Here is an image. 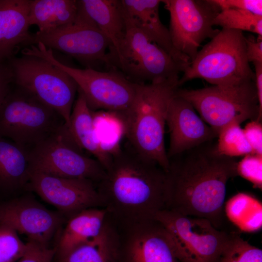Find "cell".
<instances>
[{
  "label": "cell",
  "mask_w": 262,
  "mask_h": 262,
  "mask_svg": "<svg viewBox=\"0 0 262 262\" xmlns=\"http://www.w3.org/2000/svg\"><path fill=\"white\" fill-rule=\"evenodd\" d=\"M187 100L175 94L168 110L166 124L170 134L168 159L213 141L217 133L196 112Z\"/></svg>",
  "instance_id": "cell-17"
},
{
  "label": "cell",
  "mask_w": 262,
  "mask_h": 262,
  "mask_svg": "<svg viewBox=\"0 0 262 262\" xmlns=\"http://www.w3.org/2000/svg\"><path fill=\"white\" fill-rule=\"evenodd\" d=\"M202 79L213 85H233L255 80L246 55L243 32L222 29L198 51L180 78L179 86Z\"/></svg>",
  "instance_id": "cell-4"
},
{
  "label": "cell",
  "mask_w": 262,
  "mask_h": 262,
  "mask_svg": "<svg viewBox=\"0 0 262 262\" xmlns=\"http://www.w3.org/2000/svg\"><path fill=\"white\" fill-rule=\"evenodd\" d=\"M161 1L170 15L168 30L173 47L191 62L201 43L219 32L213 28V21L220 11L209 0Z\"/></svg>",
  "instance_id": "cell-13"
},
{
  "label": "cell",
  "mask_w": 262,
  "mask_h": 262,
  "mask_svg": "<svg viewBox=\"0 0 262 262\" xmlns=\"http://www.w3.org/2000/svg\"><path fill=\"white\" fill-rule=\"evenodd\" d=\"M213 25L222 29L248 31L262 36V16L237 9H225L214 17Z\"/></svg>",
  "instance_id": "cell-28"
},
{
  "label": "cell",
  "mask_w": 262,
  "mask_h": 262,
  "mask_svg": "<svg viewBox=\"0 0 262 262\" xmlns=\"http://www.w3.org/2000/svg\"><path fill=\"white\" fill-rule=\"evenodd\" d=\"M237 175L251 182L253 186L262 189V155H246L237 165Z\"/></svg>",
  "instance_id": "cell-32"
},
{
  "label": "cell",
  "mask_w": 262,
  "mask_h": 262,
  "mask_svg": "<svg viewBox=\"0 0 262 262\" xmlns=\"http://www.w3.org/2000/svg\"><path fill=\"white\" fill-rule=\"evenodd\" d=\"M22 54L41 58L68 74L93 111L102 110L122 114L130 108L133 101L137 83L129 80L115 68L100 71L69 66L57 59L52 50L41 43L24 49Z\"/></svg>",
  "instance_id": "cell-5"
},
{
  "label": "cell",
  "mask_w": 262,
  "mask_h": 262,
  "mask_svg": "<svg viewBox=\"0 0 262 262\" xmlns=\"http://www.w3.org/2000/svg\"><path fill=\"white\" fill-rule=\"evenodd\" d=\"M169 160L165 209L206 219L222 230L227 183L238 176L236 159L219 155L212 141Z\"/></svg>",
  "instance_id": "cell-1"
},
{
  "label": "cell",
  "mask_w": 262,
  "mask_h": 262,
  "mask_svg": "<svg viewBox=\"0 0 262 262\" xmlns=\"http://www.w3.org/2000/svg\"><path fill=\"white\" fill-rule=\"evenodd\" d=\"M216 150L221 155L234 157L253 154L240 124L233 123L219 132Z\"/></svg>",
  "instance_id": "cell-29"
},
{
  "label": "cell",
  "mask_w": 262,
  "mask_h": 262,
  "mask_svg": "<svg viewBox=\"0 0 262 262\" xmlns=\"http://www.w3.org/2000/svg\"><path fill=\"white\" fill-rule=\"evenodd\" d=\"M167 174L156 162L128 144L112 155L97 187L103 207L113 219L136 222L153 219L165 209Z\"/></svg>",
  "instance_id": "cell-2"
},
{
  "label": "cell",
  "mask_w": 262,
  "mask_h": 262,
  "mask_svg": "<svg viewBox=\"0 0 262 262\" xmlns=\"http://www.w3.org/2000/svg\"><path fill=\"white\" fill-rule=\"evenodd\" d=\"M253 154L262 155V125L261 121L254 120L243 129Z\"/></svg>",
  "instance_id": "cell-35"
},
{
  "label": "cell",
  "mask_w": 262,
  "mask_h": 262,
  "mask_svg": "<svg viewBox=\"0 0 262 262\" xmlns=\"http://www.w3.org/2000/svg\"><path fill=\"white\" fill-rule=\"evenodd\" d=\"M64 217L30 197H21L0 205V224L25 235L28 241L48 246L62 227Z\"/></svg>",
  "instance_id": "cell-16"
},
{
  "label": "cell",
  "mask_w": 262,
  "mask_h": 262,
  "mask_svg": "<svg viewBox=\"0 0 262 262\" xmlns=\"http://www.w3.org/2000/svg\"><path fill=\"white\" fill-rule=\"evenodd\" d=\"M117 246L115 226L107 213L99 235L66 253L58 254V262H117Z\"/></svg>",
  "instance_id": "cell-23"
},
{
  "label": "cell",
  "mask_w": 262,
  "mask_h": 262,
  "mask_svg": "<svg viewBox=\"0 0 262 262\" xmlns=\"http://www.w3.org/2000/svg\"><path fill=\"white\" fill-rule=\"evenodd\" d=\"M107 211L102 207L84 209L68 218L59 237L56 252L66 253L99 235L105 225Z\"/></svg>",
  "instance_id": "cell-22"
},
{
  "label": "cell",
  "mask_w": 262,
  "mask_h": 262,
  "mask_svg": "<svg viewBox=\"0 0 262 262\" xmlns=\"http://www.w3.org/2000/svg\"><path fill=\"white\" fill-rule=\"evenodd\" d=\"M226 216L240 229L254 231L261 228L262 204L255 197L245 193L232 197L225 205Z\"/></svg>",
  "instance_id": "cell-26"
},
{
  "label": "cell",
  "mask_w": 262,
  "mask_h": 262,
  "mask_svg": "<svg viewBox=\"0 0 262 262\" xmlns=\"http://www.w3.org/2000/svg\"><path fill=\"white\" fill-rule=\"evenodd\" d=\"M78 9L76 0H30L29 25L37 26L40 32L53 31L73 23Z\"/></svg>",
  "instance_id": "cell-24"
},
{
  "label": "cell",
  "mask_w": 262,
  "mask_h": 262,
  "mask_svg": "<svg viewBox=\"0 0 262 262\" xmlns=\"http://www.w3.org/2000/svg\"><path fill=\"white\" fill-rule=\"evenodd\" d=\"M65 124L57 112L14 84L0 105V137L11 140L26 151Z\"/></svg>",
  "instance_id": "cell-6"
},
{
  "label": "cell",
  "mask_w": 262,
  "mask_h": 262,
  "mask_svg": "<svg viewBox=\"0 0 262 262\" xmlns=\"http://www.w3.org/2000/svg\"><path fill=\"white\" fill-rule=\"evenodd\" d=\"M179 80L138 84L130 108L118 114L128 144L136 152L158 163L166 172L169 160L164 144L165 126L170 102Z\"/></svg>",
  "instance_id": "cell-3"
},
{
  "label": "cell",
  "mask_w": 262,
  "mask_h": 262,
  "mask_svg": "<svg viewBox=\"0 0 262 262\" xmlns=\"http://www.w3.org/2000/svg\"><path fill=\"white\" fill-rule=\"evenodd\" d=\"M13 85V74L8 62L0 63V105Z\"/></svg>",
  "instance_id": "cell-36"
},
{
  "label": "cell",
  "mask_w": 262,
  "mask_h": 262,
  "mask_svg": "<svg viewBox=\"0 0 262 262\" xmlns=\"http://www.w3.org/2000/svg\"><path fill=\"white\" fill-rule=\"evenodd\" d=\"M7 62L14 85L57 112L68 126L78 91L74 80L65 71L38 57L22 55Z\"/></svg>",
  "instance_id": "cell-9"
},
{
  "label": "cell",
  "mask_w": 262,
  "mask_h": 262,
  "mask_svg": "<svg viewBox=\"0 0 262 262\" xmlns=\"http://www.w3.org/2000/svg\"><path fill=\"white\" fill-rule=\"evenodd\" d=\"M220 11L232 9L246 11L262 16V0H210Z\"/></svg>",
  "instance_id": "cell-34"
},
{
  "label": "cell",
  "mask_w": 262,
  "mask_h": 262,
  "mask_svg": "<svg viewBox=\"0 0 262 262\" xmlns=\"http://www.w3.org/2000/svg\"><path fill=\"white\" fill-rule=\"evenodd\" d=\"M81 8L108 39L111 57L117 50L126 33L121 0H80Z\"/></svg>",
  "instance_id": "cell-21"
},
{
  "label": "cell",
  "mask_w": 262,
  "mask_h": 262,
  "mask_svg": "<svg viewBox=\"0 0 262 262\" xmlns=\"http://www.w3.org/2000/svg\"><path fill=\"white\" fill-rule=\"evenodd\" d=\"M27 243L25 253L16 262H51L55 249L34 241H28Z\"/></svg>",
  "instance_id": "cell-33"
},
{
  "label": "cell",
  "mask_w": 262,
  "mask_h": 262,
  "mask_svg": "<svg viewBox=\"0 0 262 262\" xmlns=\"http://www.w3.org/2000/svg\"><path fill=\"white\" fill-rule=\"evenodd\" d=\"M176 95L189 101L218 134L231 123L262 120L255 80L195 90L179 88Z\"/></svg>",
  "instance_id": "cell-7"
},
{
  "label": "cell",
  "mask_w": 262,
  "mask_h": 262,
  "mask_svg": "<svg viewBox=\"0 0 262 262\" xmlns=\"http://www.w3.org/2000/svg\"><path fill=\"white\" fill-rule=\"evenodd\" d=\"M121 2L125 20L143 32L185 69L190 61L173 47L169 30L160 17L159 7L162 1L121 0Z\"/></svg>",
  "instance_id": "cell-18"
},
{
  "label": "cell",
  "mask_w": 262,
  "mask_h": 262,
  "mask_svg": "<svg viewBox=\"0 0 262 262\" xmlns=\"http://www.w3.org/2000/svg\"><path fill=\"white\" fill-rule=\"evenodd\" d=\"M255 67V82L257 92L260 116H262V63L253 64Z\"/></svg>",
  "instance_id": "cell-38"
},
{
  "label": "cell",
  "mask_w": 262,
  "mask_h": 262,
  "mask_svg": "<svg viewBox=\"0 0 262 262\" xmlns=\"http://www.w3.org/2000/svg\"><path fill=\"white\" fill-rule=\"evenodd\" d=\"M27 243H24L13 228L0 224V262H16L25 253Z\"/></svg>",
  "instance_id": "cell-31"
},
{
  "label": "cell",
  "mask_w": 262,
  "mask_h": 262,
  "mask_svg": "<svg viewBox=\"0 0 262 262\" xmlns=\"http://www.w3.org/2000/svg\"><path fill=\"white\" fill-rule=\"evenodd\" d=\"M30 171L69 179H84L96 184L106 170L96 159L85 155L70 139L65 124L26 151Z\"/></svg>",
  "instance_id": "cell-11"
},
{
  "label": "cell",
  "mask_w": 262,
  "mask_h": 262,
  "mask_svg": "<svg viewBox=\"0 0 262 262\" xmlns=\"http://www.w3.org/2000/svg\"><path fill=\"white\" fill-rule=\"evenodd\" d=\"M153 219L168 233L180 262H217L231 233L216 228L208 220L164 209Z\"/></svg>",
  "instance_id": "cell-10"
},
{
  "label": "cell",
  "mask_w": 262,
  "mask_h": 262,
  "mask_svg": "<svg viewBox=\"0 0 262 262\" xmlns=\"http://www.w3.org/2000/svg\"><path fill=\"white\" fill-rule=\"evenodd\" d=\"M30 174L26 151L11 140L0 137V190H26Z\"/></svg>",
  "instance_id": "cell-25"
},
{
  "label": "cell",
  "mask_w": 262,
  "mask_h": 262,
  "mask_svg": "<svg viewBox=\"0 0 262 262\" xmlns=\"http://www.w3.org/2000/svg\"><path fill=\"white\" fill-rule=\"evenodd\" d=\"M78 96L66 126L67 133L73 144L82 152L84 150L94 156L105 170L110 166L112 155L105 152L98 142L94 130L92 111L88 107L82 93Z\"/></svg>",
  "instance_id": "cell-20"
},
{
  "label": "cell",
  "mask_w": 262,
  "mask_h": 262,
  "mask_svg": "<svg viewBox=\"0 0 262 262\" xmlns=\"http://www.w3.org/2000/svg\"><path fill=\"white\" fill-rule=\"evenodd\" d=\"M112 219L117 235V262H180L168 233L156 220L120 222Z\"/></svg>",
  "instance_id": "cell-14"
},
{
  "label": "cell",
  "mask_w": 262,
  "mask_h": 262,
  "mask_svg": "<svg viewBox=\"0 0 262 262\" xmlns=\"http://www.w3.org/2000/svg\"><path fill=\"white\" fill-rule=\"evenodd\" d=\"M217 262H262V250L231 233Z\"/></svg>",
  "instance_id": "cell-30"
},
{
  "label": "cell",
  "mask_w": 262,
  "mask_h": 262,
  "mask_svg": "<svg viewBox=\"0 0 262 262\" xmlns=\"http://www.w3.org/2000/svg\"><path fill=\"white\" fill-rule=\"evenodd\" d=\"M26 190L34 192L68 218L84 209L103 208L97 184L87 179L65 178L30 171Z\"/></svg>",
  "instance_id": "cell-15"
},
{
  "label": "cell",
  "mask_w": 262,
  "mask_h": 262,
  "mask_svg": "<svg viewBox=\"0 0 262 262\" xmlns=\"http://www.w3.org/2000/svg\"><path fill=\"white\" fill-rule=\"evenodd\" d=\"M29 0H0V63L7 62L28 46Z\"/></svg>",
  "instance_id": "cell-19"
},
{
  "label": "cell",
  "mask_w": 262,
  "mask_h": 262,
  "mask_svg": "<svg viewBox=\"0 0 262 262\" xmlns=\"http://www.w3.org/2000/svg\"><path fill=\"white\" fill-rule=\"evenodd\" d=\"M125 22L126 33L111 57V67L138 84L179 80L184 68L143 32Z\"/></svg>",
  "instance_id": "cell-8"
},
{
  "label": "cell",
  "mask_w": 262,
  "mask_h": 262,
  "mask_svg": "<svg viewBox=\"0 0 262 262\" xmlns=\"http://www.w3.org/2000/svg\"><path fill=\"white\" fill-rule=\"evenodd\" d=\"M38 43L66 54L86 68L96 69L100 65L110 68V43L79 4L73 23L50 32L32 33L28 46Z\"/></svg>",
  "instance_id": "cell-12"
},
{
  "label": "cell",
  "mask_w": 262,
  "mask_h": 262,
  "mask_svg": "<svg viewBox=\"0 0 262 262\" xmlns=\"http://www.w3.org/2000/svg\"><path fill=\"white\" fill-rule=\"evenodd\" d=\"M92 114L97 140L102 148L112 155L121 148L120 139L125 134L121 117L116 113L106 111H92Z\"/></svg>",
  "instance_id": "cell-27"
},
{
  "label": "cell",
  "mask_w": 262,
  "mask_h": 262,
  "mask_svg": "<svg viewBox=\"0 0 262 262\" xmlns=\"http://www.w3.org/2000/svg\"><path fill=\"white\" fill-rule=\"evenodd\" d=\"M246 55L248 62L262 63V36L255 38L253 36L246 37Z\"/></svg>",
  "instance_id": "cell-37"
}]
</instances>
